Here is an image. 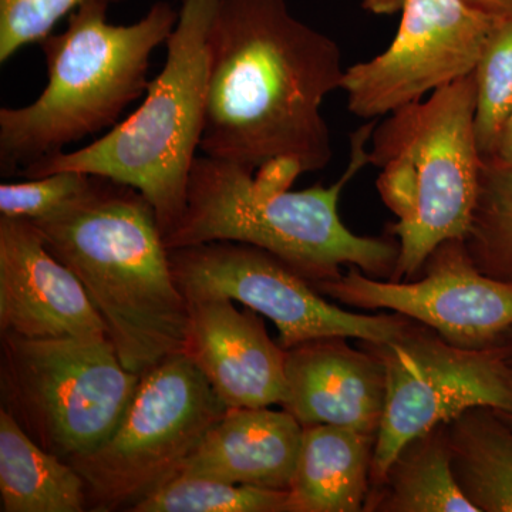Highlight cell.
Instances as JSON below:
<instances>
[{
  "mask_svg": "<svg viewBox=\"0 0 512 512\" xmlns=\"http://www.w3.org/2000/svg\"><path fill=\"white\" fill-rule=\"evenodd\" d=\"M362 346L382 362L386 373L372 490L382 483L402 448L421 434L477 407L512 414V366L501 343L464 348L410 319L394 338Z\"/></svg>",
  "mask_w": 512,
  "mask_h": 512,
  "instance_id": "9c48e42d",
  "label": "cell"
},
{
  "mask_svg": "<svg viewBox=\"0 0 512 512\" xmlns=\"http://www.w3.org/2000/svg\"><path fill=\"white\" fill-rule=\"evenodd\" d=\"M377 120L350 136V157L336 183L308 190L261 194L254 170L234 161L198 156L188 180L180 221L164 237L165 247H194L234 241L271 252L313 285L356 266L373 278H392L399 244L392 239L362 237L350 231L339 215L346 185L369 165V144Z\"/></svg>",
  "mask_w": 512,
  "mask_h": 512,
  "instance_id": "3957f363",
  "label": "cell"
},
{
  "mask_svg": "<svg viewBox=\"0 0 512 512\" xmlns=\"http://www.w3.org/2000/svg\"><path fill=\"white\" fill-rule=\"evenodd\" d=\"M175 284L187 302L224 298L274 322L284 349L322 338L386 342L399 335L406 316L363 315L326 301L305 276L281 258L234 241L168 249Z\"/></svg>",
  "mask_w": 512,
  "mask_h": 512,
  "instance_id": "30bf717a",
  "label": "cell"
},
{
  "mask_svg": "<svg viewBox=\"0 0 512 512\" xmlns=\"http://www.w3.org/2000/svg\"><path fill=\"white\" fill-rule=\"evenodd\" d=\"M305 168L291 157H276L259 165L254 173L255 190L261 194H281L289 191Z\"/></svg>",
  "mask_w": 512,
  "mask_h": 512,
  "instance_id": "484cf974",
  "label": "cell"
},
{
  "mask_svg": "<svg viewBox=\"0 0 512 512\" xmlns=\"http://www.w3.org/2000/svg\"><path fill=\"white\" fill-rule=\"evenodd\" d=\"M94 175L80 171H59L25 183L0 185V215L39 220L53 214L92 187Z\"/></svg>",
  "mask_w": 512,
  "mask_h": 512,
  "instance_id": "d4e9b609",
  "label": "cell"
},
{
  "mask_svg": "<svg viewBox=\"0 0 512 512\" xmlns=\"http://www.w3.org/2000/svg\"><path fill=\"white\" fill-rule=\"evenodd\" d=\"M131 512H288V491L177 476L151 491Z\"/></svg>",
  "mask_w": 512,
  "mask_h": 512,
  "instance_id": "7402d4cb",
  "label": "cell"
},
{
  "mask_svg": "<svg viewBox=\"0 0 512 512\" xmlns=\"http://www.w3.org/2000/svg\"><path fill=\"white\" fill-rule=\"evenodd\" d=\"M185 355L227 407H269L285 397L286 349L264 319L224 298L188 302Z\"/></svg>",
  "mask_w": 512,
  "mask_h": 512,
  "instance_id": "5bb4252c",
  "label": "cell"
},
{
  "mask_svg": "<svg viewBox=\"0 0 512 512\" xmlns=\"http://www.w3.org/2000/svg\"><path fill=\"white\" fill-rule=\"evenodd\" d=\"M201 153L256 170L291 157L306 173L332 160L322 114L340 90L338 43L296 18L286 0H218L207 36Z\"/></svg>",
  "mask_w": 512,
  "mask_h": 512,
  "instance_id": "6da1fadb",
  "label": "cell"
},
{
  "mask_svg": "<svg viewBox=\"0 0 512 512\" xmlns=\"http://www.w3.org/2000/svg\"><path fill=\"white\" fill-rule=\"evenodd\" d=\"M476 133L484 160L512 111V19L488 40L476 70Z\"/></svg>",
  "mask_w": 512,
  "mask_h": 512,
  "instance_id": "603a6c76",
  "label": "cell"
},
{
  "mask_svg": "<svg viewBox=\"0 0 512 512\" xmlns=\"http://www.w3.org/2000/svg\"><path fill=\"white\" fill-rule=\"evenodd\" d=\"M89 0H0V63L52 35L57 23ZM117 5L127 0H103Z\"/></svg>",
  "mask_w": 512,
  "mask_h": 512,
  "instance_id": "cb8c5ba5",
  "label": "cell"
},
{
  "mask_svg": "<svg viewBox=\"0 0 512 512\" xmlns=\"http://www.w3.org/2000/svg\"><path fill=\"white\" fill-rule=\"evenodd\" d=\"M503 22L461 0H406L386 50L345 70L350 113L379 120L474 73Z\"/></svg>",
  "mask_w": 512,
  "mask_h": 512,
  "instance_id": "8fae6325",
  "label": "cell"
},
{
  "mask_svg": "<svg viewBox=\"0 0 512 512\" xmlns=\"http://www.w3.org/2000/svg\"><path fill=\"white\" fill-rule=\"evenodd\" d=\"M420 274L409 281H384L349 266L339 278L313 286L353 308L399 313L464 348L498 345L512 329V284L481 272L463 239L434 249Z\"/></svg>",
  "mask_w": 512,
  "mask_h": 512,
  "instance_id": "7c38bea8",
  "label": "cell"
},
{
  "mask_svg": "<svg viewBox=\"0 0 512 512\" xmlns=\"http://www.w3.org/2000/svg\"><path fill=\"white\" fill-rule=\"evenodd\" d=\"M406 0H362L363 9L372 15L390 16L400 13Z\"/></svg>",
  "mask_w": 512,
  "mask_h": 512,
  "instance_id": "f1b7e54d",
  "label": "cell"
},
{
  "mask_svg": "<svg viewBox=\"0 0 512 512\" xmlns=\"http://www.w3.org/2000/svg\"><path fill=\"white\" fill-rule=\"evenodd\" d=\"M0 333L29 339L107 338L82 282L32 221L0 215Z\"/></svg>",
  "mask_w": 512,
  "mask_h": 512,
  "instance_id": "4fadbf2b",
  "label": "cell"
},
{
  "mask_svg": "<svg viewBox=\"0 0 512 512\" xmlns=\"http://www.w3.org/2000/svg\"><path fill=\"white\" fill-rule=\"evenodd\" d=\"M471 8L504 20L512 19V0H461Z\"/></svg>",
  "mask_w": 512,
  "mask_h": 512,
  "instance_id": "83f0119b",
  "label": "cell"
},
{
  "mask_svg": "<svg viewBox=\"0 0 512 512\" xmlns=\"http://www.w3.org/2000/svg\"><path fill=\"white\" fill-rule=\"evenodd\" d=\"M218 0H183L161 72L144 101L106 136L30 165L29 178L80 171L130 185L153 205L163 235L180 221L207 117V36Z\"/></svg>",
  "mask_w": 512,
  "mask_h": 512,
  "instance_id": "8992f818",
  "label": "cell"
},
{
  "mask_svg": "<svg viewBox=\"0 0 512 512\" xmlns=\"http://www.w3.org/2000/svg\"><path fill=\"white\" fill-rule=\"evenodd\" d=\"M369 164L396 222L392 281L419 276L434 249L467 237L484 157L476 133L474 73L377 120Z\"/></svg>",
  "mask_w": 512,
  "mask_h": 512,
  "instance_id": "5b68a950",
  "label": "cell"
},
{
  "mask_svg": "<svg viewBox=\"0 0 512 512\" xmlns=\"http://www.w3.org/2000/svg\"><path fill=\"white\" fill-rule=\"evenodd\" d=\"M111 5L89 0L69 16L62 33L39 43L47 84L33 103L0 109V173L30 165L119 123L121 113L147 92L150 57L164 45L178 10L160 0L136 23L114 25Z\"/></svg>",
  "mask_w": 512,
  "mask_h": 512,
  "instance_id": "277c9868",
  "label": "cell"
},
{
  "mask_svg": "<svg viewBox=\"0 0 512 512\" xmlns=\"http://www.w3.org/2000/svg\"><path fill=\"white\" fill-rule=\"evenodd\" d=\"M464 244L485 275L512 284V170L484 160L480 191Z\"/></svg>",
  "mask_w": 512,
  "mask_h": 512,
  "instance_id": "44dd1931",
  "label": "cell"
},
{
  "mask_svg": "<svg viewBox=\"0 0 512 512\" xmlns=\"http://www.w3.org/2000/svg\"><path fill=\"white\" fill-rule=\"evenodd\" d=\"M138 380L109 338L0 336V409L63 460L90 453L107 440Z\"/></svg>",
  "mask_w": 512,
  "mask_h": 512,
  "instance_id": "52a82bcc",
  "label": "cell"
},
{
  "mask_svg": "<svg viewBox=\"0 0 512 512\" xmlns=\"http://www.w3.org/2000/svg\"><path fill=\"white\" fill-rule=\"evenodd\" d=\"M500 343L504 346L505 350H507L508 362H510L512 366V329L504 336Z\"/></svg>",
  "mask_w": 512,
  "mask_h": 512,
  "instance_id": "f546056e",
  "label": "cell"
},
{
  "mask_svg": "<svg viewBox=\"0 0 512 512\" xmlns=\"http://www.w3.org/2000/svg\"><path fill=\"white\" fill-rule=\"evenodd\" d=\"M376 439L377 434L348 427H303L288 512L365 511Z\"/></svg>",
  "mask_w": 512,
  "mask_h": 512,
  "instance_id": "e0dca14e",
  "label": "cell"
},
{
  "mask_svg": "<svg viewBox=\"0 0 512 512\" xmlns=\"http://www.w3.org/2000/svg\"><path fill=\"white\" fill-rule=\"evenodd\" d=\"M485 160L512 170V111L501 127L493 151Z\"/></svg>",
  "mask_w": 512,
  "mask_h": 512,
  "instance_id": "4316f807",
  "label": "cell"
},
{
  "mask_svg": "<svg viewBox=\"0 0 512 512\" xmlns=\"http://www.w3.org/2000/svg\"><path fill=\"white\" fill-rule=\"evenodd\" d=\"M302 436V424L285 409L228 407L178 474L288 491Z\"/></svg>",
  "mask_w": 512,
  "mask_h": 512,
  "instance_id": "2e32d148",
  "label": "cell"
},
{
  "mask_svg": "<svg viewBox=\"0 0 512 512\" xmlns=\"http://www.w3.org/2000/svg\"><path fill=\"white\" fill-rule=\"evenodd\" d=\"M501 414V417H503V419L505 421H507L508 424H510V426L512 427V414L511 413H503V412H500Z\"/></svg>",
  "mask_w": 512,
  "mask_h": 512,
  "instance_id": "4dcf8cb0",
  "label": "cell"
},
{
  "mask_svg": "<svg viewBox=\"0 0 512 512\" xmlns=\"http://www.w3.org/2000/svg\"><path fill=\"white\" fill-rule=\"evenodd\" d=\"M365 511L478 512L454 476L446 426L402 448L382 483L370 491Z\"/></svg>",
  "mask_w": 512,
  "mask_h": 512,
  "instance_id": "d6986e66",
  "label": "cell"
},
{
  "mask_svg": "<svg viewBox=\"0 0 512 512\" xmlns=\"http://www.w3.org/2000/svg\"><path fill=\"white\" fill-rule=\"evenodd\" d=\"M228 407L185 355L141 373L119 426L90 453L70 458L83 477L87 510H127L180 473Z\"/></svg>",
  "mask_w": 512,
  "mask_h": 512,
  "instance_id": "ba28073f",
  "label": "cell"
},
{
  "mask_svg": "<svg viewBox=\"0 0 512 512\" xmlns=\"http://www.w3.org/2000/svg\"><path fill=\"white\" fill-rule=\"evenodd\" d=\"M282 409L303 427H348L377 434L386 406V373L369 350L346 338L309 340L286 349Z\"/></svg>",
  "mask_w": 512,
  "mask_h": 512,
  "instance_id": "9a60e30c",
  "label": "cell"
},
{
  "mask_svg": "<svg viewBox=\"0 0 512 512\" xmlns=\"http://www.w3.org/2000/svg\"><path fill=\"white\" fill-rule=\"evenodd\" d=\"M454 476L478 512H512V427L488 407L446 424Z\"/></svg>",
  "mask_w": 512,
  "mask_h": 512,
  "instance_id": "ffe728a7",
  "label": "cell"
},
{
  "mask_svg": "<svg viewBox=\"0 0 512 512\" xmlns=\"http://www.w3.org/2000/svg\"><path fill=\"white\" fill-rule=\"evenodd\" d=\"M32 224L82 282L128 372L141 375L184 353L188 302L153 205L140 191L94 175L83 195Z\"/></svg>",
  "mask_w": 512,
  "mask_h": 512,
  "instance_id": "7a4b0ae2",
  "label": "cell"
},
{
  "mask_svg": "<svg viewBox=\"0 0 512 512\" xmlns=\"http://www.w3.org/2000/svg\"><path fill=\"white\" fill-rule=\"evenodd\" d=\"M86 510V483L76 468L40 447L0 409V511Z\"/></svg>",
  "mask_w": 512,
  "mask_h": 512,
  "instance_id": "ac0fdd59",
  "label": "cell"
}]
</instances>
